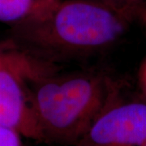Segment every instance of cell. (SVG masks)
<instances>
[{"label": "cell", "instance_id": "cell-7", "mask_svg": "<svg viewBox=\"0 0 146 146\" xmlns=\"http://www.w3.org/2000/svg\"><path fill=\"white\" fill-rule=\"evenodd\" d=\"M100 1L103 2L104 3L107 4V5L112 7L115 9L123 11H125L127 13H128L125 10V0H100ZM128 14H130V13H128Z\"/></svg>", "mask_w": 146, "mask_h": 146}, {"label": "cell", "instance_id": "cell-5", "mask_svg": "<svg viewBox=\"0 0 146 146\" xmlns=\"http://www.w3.org/2000/svg\"><path fill=\"white\" fill-rule=\"evenodd\" d=\"M50 0H0V22L11 26L26 20Z\"/></svg>", "mask_w": 146, "mask_h": 146}, {"label": "cell", "instance_id": "cell-6", "mask_svg": "<svg viewBox=\"0 0 146 146\" xmlns=\"http://www.w3.org/2000/svg\"><path fill=\"white\" fill-rule=\"evenodd\" d=\"M21 135L9 127L0 124V146H20L23 142Z\"/></svg>", "mask_w": 146, "mask_h": 146}, {"label": "cell", "instance_id": "cell-11", "mask_svg": "<svg viewBox=\"0 0 146 146\" xmlns=\"http://www.w3.org/2000/svg\"></svg>", "mask_w": 146, "mask_h": 146}, {"label": "cell", "instance_id": "cell-10", "mask_svg": "<svg viewBox=\"0 0 146 146\" xmlns=\"http://www.w3.org/2000/svg\"><path fill=\"white\" fill-rule=\"evenodd\" d=\"M145 21H146V12H145Z\"/></svg>", "mask_w": 146, "mask_h": 146}, {"label": "cell", "instance_id": "cell-9", "mask_svg": "<svg viewBox=\"0 0 146 146\" xmlns=\"http://www.w3.org/2000/svg\"><path fill=\"white\" fill-rule=\"evenodd\" d=\"M143 81H144L145 86L146 88V65L145 66L144 71H143Z\"/></svg>", "mask_w": 146, "mask_h": 146}, {"label": "cell", "instance_id": "cell-2", "mask_svg": "<svg viewBox=\"0 0 146 146\" xmlns=\"http://www.w3.org/2000/svg\"><path fill=\"white\" fill-rule=\"evenodd\" d=\"M33 84V103L46 139L78 142L109 105L108 84L98 75L50 74Z\"/></svg>", "mask_w": 146, "mask_h": 146}, {"label": "cell", "instance_id": "cell-3", "mask_svg": "<svg viewBox=\"0 0 146 146\" xmlns=\"http://www.w3.org/2000/svg\"><path fill=\"white\" fill-rule=\"evenodd\" d=\"M25 51L0 45V124L35 141L46 140L29 84L51 74Z\"/></svg>", "mask_w": 146, "mask_h": 146}, {"label": "cell", "instance_id": "cell-4", "mask_svg": "<svg viewBox=\"0 0 146 146\" xmlns=\"http://www.w3.org/2000/svg\"><path fill=\"white\" fill-rule=\"evenodd\" d=\"M77 143L89 146L145 145L146 105H107Z\"/></svg>", "mask_w": 146, "mask_h": 146}, {"label": "cell", "instance_id": "cell-8", "mask_svg": "<svg viewBox=\"0 0 146 146\" xmlns=\"http://www.w3.org/2000/svg\"><path fill=\"white\" fill-rule=\"evenodd\" d=\"M139 2L140 0H125V10L131 12Z\"/></svg>", "mask_w": 146, "mask_h": 146}, {"label": "cell", "instance_id": "cell-1", "mask_svg": "<svg viewBox=\"0 0 146 146\" xmlns=\"http://www.w3.org/2000/svg\"><path fill=\"white\" fill-rule=\"evenodd\" d=\"M129 15L100 0H50L13 25L12 34L28 52L42 57L84 54L114 43Z\"/></svg>", "mask_w": 146, "mask_h": 146}]
</instances>
